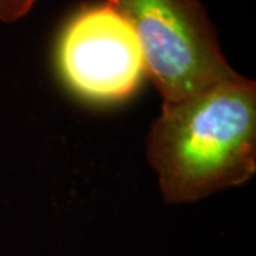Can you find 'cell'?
<instances>
[{
  "label": "cell",
  "mask_w": 256,
  "mask_h": 256,
  "mask_svg": "<svg viewBox=\"0 0 256 256\" xmlns=\"http://www.w3.org/2000/svg\"><path fill=\"white\" fill-rule=\"evenodd\" d=\"M146 158L168 204H190L256 172V82L235 73L161 106Z\"/></svg>",
  "instance_id": "obj_1"
},
{
  "label": "cell",
  "mask_w": 256,
  "mask_h": 256,
  "mask_svg": "<svg viewBox=\"0 0 256 256\" xmlns=\"http://www.w3.org/2000/svg\"><path fill=\"white\" fill-rule=\"evenodd\" d=\"M37 0H0V22L12 23L26 16Z\"/></svg>",
  "instance_id": "obj_4"
},
{
  "label": "cell",
  "mask_w": 256,
  "mask_h": 256,
  "mask_svg": "<svg viewBox=\"0 0 256 256\" xmlns=\"http://www.w3.org/2000/svg\"><path fill=\"white\" fill-rule=\"evenodd\" d=\"M57 60L74 92L96 101L127 98L146 74L134 28L107 2L74 14L58 40Z\"/></svg>",
  "instance_id": "obj_3"
},
{
  "label": "cell",
  "mask_w": 256,
  "mask_h": 256,
  "mask_svg": "<svg viewBox=\"0 0 256 256\" xmlns=\"http://www.w3.org/2000/svg\"><path fill=\"white\" fill-rule=\"evenodd\" d=\"M138 37L146 74L162 104L200 92L236 72L229 66L200 0H104Z\"/></svg>",
  "instance_id": "obj_2"
}]
</instances>
